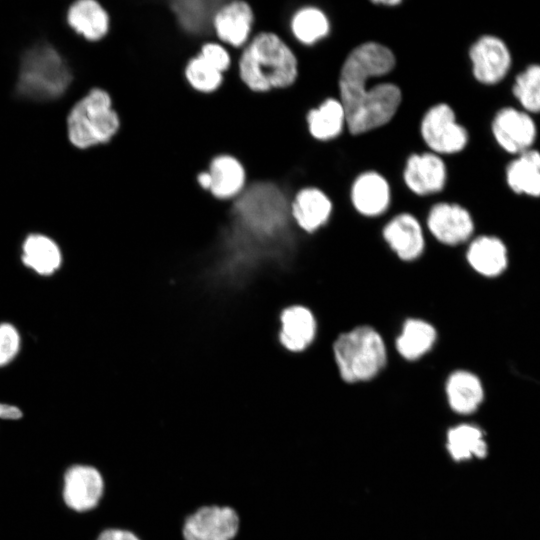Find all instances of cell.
Returning a JSON list of instances; mask_svg holds the SVG:
<instances>
[{
  "label": "cell",
  "instance_id": "1",
  "mask_svg": "<svg viewBox=\"0 0 540 540\" xmlns=\"http://www.w3.org/2000/svg\"><path fill=\"white\" fill-rule=\"evenodd\" d=\"M397 65L395 51L377 39L359 41L346 51L337 69L335 94L346 112L347 135L379 131L398 116L404 90L389 78Z\"/></svg>",
  "mask_w": 540,
  "mask_h": 540
},
{
  "label": "cell",
  "instance_id": "2",
  "mask_svg": "<svg viewBox=\"0 0 540 540\" xmlns=\"http://www.w3.org/2000/svg\"><path fill=\"white\" fill-rule=\"evenodd\" d=\"M238 66L242 82L259 93L289 88L300 75L295 51L272 31L260 32L247 43Z\"/></svg>",
  "mask_w": 540,
  "mask_h": 540
},
{
  "label": "cell",
  "instance_id": "3",
  "mask_svg": "<svg viewBox=\"0 0 540 540\" xmlns=\"http://www.w3.org/2000/svg\"><path fill=\"white\" fill-rule=\"evenodd\" d=\"M332 352L340 379L350 385L374 380L388 362L383 337L368 325L340 333L333 342Z\"/></svg>",
  "mask_w": 540,
  "mask_h": 540
},
{
  "label": "cell",
  "instance_id": "4",
  "mask_svg": "<svg viewBox=\"0 0 540 540\" xmlns=\"http://www.w3.org/2000/svg\"><path fill=\"white\" fill-rule=\"evenodd\" d=\"M291 196L278 184L256 182L239 195L235 211L243 224L276 242L296 228L290 215Z\"/></svg>",
  "mask_w": 540,
  "mask_h": 540
},
{
  "label": "cell",
  "instance_id": "5",
  "mask_svg": "<svg viewBox=\"0 0 540 540\" xmlns=\"http://www.w3.org/2000/svg\"><path fill=\"white\" fill-rule=\"evenodd\" d=\"M120 127V118L110 95L103 89L90 90L72 107L67 117L70 142L79 149L104 144Z\"/></svg>",
  "mask_w": 540,
  "mask_h": 540
},
{
  "label": "cell",
  "instance_id": "6",
  "mask_svg": "<svg viewBox=\"0 0 540 540\" xmlns=\"http://www.w3.org/2000/svg\"><path fill=\"white\" fill-rule=\"evenodd\" d=\"M72 79L61 55L49 45H37L23 56L18 89L35 100H50L61 96Z\"/></svg>",
  "mask_w": 540,
  "mask_h": 540
},
{
  "label": "cell",
  "instance_id": "7",
  "mask_svg": "<svg viewBox=\"0 0 540 540\" xmlns=\"http://www.w3.org/2000/svg\"><path fill=\"white\" fill-rule=\"evenodd\" d=\"M421 146L446 159L463 153L469 145L470 133L458 119L454 106L447 100L427 105L417 122Z\"/></svg>",
  "mask_w": 540,
  "mask_h": 540
},
{
  "label": "cell",
  "instance_id": "8",
  "mask_svg": "<svg viewBox=\"0 0 540 540\" xmlns=\"http://www.w3.org/2000/svg\"><path fill=\"white\" fill-rule=\"evenodd\" d=\"M403 189L417 199L441 196L450 181V168L446 158L424 148L411 150L403 159L400 170Z\"/></svg>",
  "mask_w": 540,
  "mask_h": 540
},
{
  "label": "cell",
  "instance_id": "9",
  "mask_svg": "<svg viewBox=\"0 0 540 540\" xmlns=\"http://www.w3.org/2000/svg\"><path fill=\"white\" fill-rule=\"evenodd\" d=\"M422 223L434 241L449 248L466 245L476 234L472 212L452 200L433 198Z\"/></svg>",
  "mask_w": 540,
  "mask_h": 540
},
{
  "label": "cell",
  "instance_id": "10",
  "mask_svg": "<svg viewBox=\"0 0 540 540\" xmlns=\"http://www.w3.org/2000/svg\"><path fill=\"white\" fill-rule=\"evenodd\" d=\"M352 210L364 219H380L391 210L394 197L393 183L384 171L376 167L359 170L347 188Z\"/></svg>",
  "mask_w": 540,
  "mask_h": 540
},
{
  "label": "cell",
  "instance_id": "11",
  "mask_svg": "<svg viewBox=\"0 0 540 540\" xmlns=\"http://www.w3.org/2000/svg\"><path fill=\"white\" fill-rule=\"evenodd\" d=\"M241 527L240 515L229 505H203L183 522V540H234Z\"/></svg>",
  "mask_w": 540,
  "mask_h": 540
},
{
  "label": "cell",
  "instance_id": "12",
  "mask_svg": "<svg viewBox=\"0 0 540 540\" xmlns=\"http://www.w3.org/2000/svg\"><path fill=\"white\" fill-rule=\"evenodd\" d=\"M467 57L474 80L483 86L500 83L509 73L512 55L505 41L494 34H482L469 46Z\"/></svg>",
  "mask_w": 540,
  "mask_h": 540
},
{
  "label": "cell",
  "instance_id": "13",
  "mask_svg": "<svg viewBox=\"0 0 540 540\" xmlns=\"http://www.w3.org/2000/svg\"><path fill=\"white\" fill-rule=\"evenodd\" d=\"M381 237L394 255L404 263L418 260L426 248L424 225L409 211H399L385 216Z\"/></svg>",
  "mask_w": 540,
  "mask_h": 540
},
{
  "label": "cell",
  "instance_id": "14",
  "mask_svg": "<svg viewBox=\"0 0 540 540\" xmlns=\"http://www.w3.org/2000/svg\"><path fill=\"white\" fill-rule=\"evenodd\" d=\"M333 212L332 197L316 184L303 185L291 196L292 222L304 234L312 235L323 229L330 222Z\"/></svg>",
  "mask_w": 540,
  "mask_h": 540
},
{
  "label": "cell",
  "instance_id": "15",
  "mask_svg": "<svg viewBox=\"0 0 540 540\" xmlns=\"http://www.w3.org/2000/svg\"><path fill=\"white\" fill-rule=\"evenodd\" d=\"M490 129L497 145L514 155L532 149L537 138V126L531 114L510 106L496 111Z\"/></svg>",
  "mask_w": 540,
  "mask_h": 540
},
{
  "label": "cell",
  "instance_id": "16",
  "mask_svg": "<svg viewBox=\"0 0 540 540\" xmlns=\"http://www.w3.org/2000/svg\"><path fill=\"white\" fill-rule=\"evenodd\" d=\"M105 482L94 466L77 464L69 467L64 475L63 500L76 512L96 508L104 495Z\"/></svg>",
  "mask_w": 540,
  "mask_h": 540
},
{
  "label": "cell",
  "instance_id": "17",
  "mask_svg": "<svg viewBox=\"0 0 540 540\" xmlns=\"http://www.w3.org/2000/svg\"><path fill=\"white\" fill-rule=\"evenodd\" d=\"M278 321L277 340L286 352L300 354L314 343L317 319L307 306L292 304L284 307L279 313Z\"/></svg>",
  "mask_w": 540,
  "mask_h": 540
},
{
  "label": "cell",
  "instance_id": "18",
  "mask_svg": "<svg viewBox=\"0 0 540 540\" xmlns=\"http://www.w3.org/2000/svg\"><path fill=\"white\" fill-rule=\"evenodd\" d=\"M308 135L318 144H329L345 136L346 112L336 94H328L305 114Z\"/></svg>",
  "mask_w": 540,
  "mask_h": 540
},
{
  "label": "cell",
  "instance_id": "19",
  "mask_svg": "<svg viewBox=\"0 0 540 540\" xmlns=\"http://www.w3.org/2000/svg\"><path fill=\"white\" fill-rule=\"evenodd\" d=\"M444 394L448 409L458 417L476 413L485 398V387L481 378L468 369H456L446 378Z\"/></svg>",
  "mask_w": 540,
  "mask_h": 540
},
{
  "label": "cell",
  "instance_id": "20",
  "mask_svg": "<svg viewBox=\"0 0 540 540\" xmlns=\"http://www.w3.org/2000/svg\"><path fill=\"white\" fill-rule=\"evenodd\" d=\"M464 258L469 268L479 277L492 279L501 275L508 264L503 241L493 234H476L466 245Z\"/></svg>",
  "mask_w": 540,
  "mask_h": 540
},
{
  "label": "cell",
  "instance_id": "21",
  "mask_svg": "<svg viewBox=\"0 0 540 540\" xmlns=\"http://www.w3.org/2000/svg\"><path fill=\"white\" fill-rule=\"evenodd\" d=\"M254 14L245 1L221 3L214 14L212 27L218 38L231 46L247 43L252 30Z\"/></svg>",
  "mask_w": 540,
  "mask_h": 540
},
{
  "label": "cell",
  "instance_id": "22",
  "mask_svg": "<svg viewBox=\"0 0 540 540\" xmlns=\"http://www.w3.org/2000/svg\"><path fill=\"white\" fill-rule=\"evenodd\" d=\"M289 28L291 35L300 45L312 48L330 38L333 22L325 9L315 4H307L294 11Z\"/></svg>",
  "mask_w": 540,
  "mask_h": 540
},
{
  "label": "cell",
  "instance_id": "23",
  "mask_svg": "<svg viewBox=\"0 0 540 540\" xmlns=\"http://www.w3.org/2000/svg\"><path fill=\"white\" fill-rule=\"evenodd\" d=\"M437 337V330L429 321L409 317L394 339V350L404 361L416 362L431 352Z\"/></svg>",
  "mask_w": 540,
  "mask_h": 540
},
{
  "label": "cell",
  "instance_id": "24",
  "mask_svg": "<svg viewBox=\"0 0 540 540\" xmlns=\"http://www.w3.org/2000/svg\"><path fill=\"white\" fill-rule=\"evenodd\" d=\"M208 191L217 199L226 200L239 196L245 189L246 172L242 163L232 155L214 157L207 170Z\"/></svg>",
  "mask_w": 540,
  "mask_h": 540
},
{
  "label": "cell",
  "instance_id": "25",
  "mask_svg": "<svg viewBox=\"0 0 540 540\" xmlns=\"http://www.w3.org/2000/svg\"><path fill=\"white\" fill-rule=\"evenodd\" d=\"M21 261L39 276L49 277L61 267L63 255L59 245L47 235L31 233L21 246Z\"/></svg>",
  "mask_w": 540,
  "mask_h": 540
},
{
  "label": "cell",
  "instance_id": "26",
  "mask_svg": "<svg viewBox=\"0 0 540 540\" xmlns=\"http://www.w3.org/2000/svg\"><path fill=\"white\" fill-rule=\"evenodd\" d=\"M505 180L517 194L540 197V152L532 148L516 155L506 166Z\"/></svg>",
  "mask_w": 540,
  "mask_h": 540
},
{
  "label": "cell",
  "instance_id": "27",
  "mask_svg": "<svg viewBox=\"0 0 540 540\" xmlns=\"http://www.w3.org/2000/svg\"><path fill=\"white\" fill-rule=\"evenodd\" d=\"M69 26L90 41L102 39L109 29V16L95 0H78L67 12Z\"/></svg>",
  "mask_w": 540,
  "mask_h": 540
},
{
  "label": "cell",
  "instance_id": "28",
  "mask_svg": "<svg viewBox=\"0 0 540 540\" xmlns=\"http://www.w3.org/2000/svg\"><path fill=\"white\" fill-rule=\"evenodd\" d=\"M447 449L455 461L484 458L487 455L484 431L472 423L450 427L447 430Z\"/></svg>",
  "mask_w": 540,
  "mask_h": 540
},
{
  "label": "cell",
  "instance_id": "29",
  "mask_svg": "<svg viewBox=\"0 0 540 540\" xmlns=\"http://www.w3.org/2000/svg\"><path fill=\"white\" fill-rule=\"evenodd\" d=\"M220 5L215 1L180 0L171 4V10L184 30L200 33L208 25L212 26L214 14Z\"/></svg>",
  "mask_w": 540,
  "mask_h": 540
},
{
  "label": "cell",
  "instance_id": "30",
  "mask_svg": "<svg viewBox=\"0 0 540 540\" xmlns=\"http://www.w3.org/2000/svg\"><path fill=\"white\" fill-rule=\"evenodd\" d=\"M512 92L529 114L540 113V64L528 65L516 77Z\"/></svg>",
  "mask_w": 540,
  "mask_h": 540
},
{
  "label": "cell",
  "instance_id": "31",
  "mask_svg": "<svg viewBox=\"0 0 540 540\" xmlns=\"http://www.w3.org/2000/svg\"><path fill=\"white\" fill-rule=\"evenodd\" d=\"M184 74L189 85L202 93H211L217 90L223 82V73L199 54L187 62Z\"/></svg>",
  "mask_w": 540,
  "mask_h": 540
},
{
  "label": "cell",
  "instance_id": "32",
  "mask_svg": "<svg viewBox=\"0 0 540 540\" xmlns=\"http://www.w3.org/2000/svg\"><path fill=\"white\" fill-rule=\"evenodd\" d=\"M21 347V335L13 324L0 323V368L7 366L18 355Z\"/></svg>",
  "mask_w": 540,
  "mask_h": 540
},
{
  "label": "cell",
  "instance_id": "33",
  "mask_svg": "<svg viewBox=\"0 0 540 540\" xmlns=\"http://www.w3.org/2000/svg\"><path fill=\"white\" fill-rule=\"evenodd\" d=\"M199 55L222 73L231 65L229 52L224 46L216 42H208L202 45Z\"/></svg>",
  "mask_w": 540,
  "mask_h": 540
},
{
  "label": "cell",
  "instance_id": "34",
  "mask_svg": "<svg viewBox=\"0 0 540 540\" xmlns=\"http://www.w3.org/2000/svg\"><path fill=\"white\" fill-rule=\"evenodd\" d=\"M96 540H141L140 537L129 529L107 528L100 532Z\"/></svg>",
  "mask_w": 540,
  "mask_h": 540
},
{
  "label": "cell",
  "instance_id": "35",
  "mask_svg": "<svg viewBox=\"0 0 540 540\" xmlns=\"http://www.w3.org/2000/svg\"><path fill=\"white\" fill-rule=\"evenodd\" d=\"M22 417L21 410L10 404L0 402V418L5 420H18Z\"/></svg>",
  "mask_w": 540,
  "mask_h": 540
},
{
  "label": "cell",
  "instance_id": "36",
  "mask_svg": "<svg viewBox=\"0 0 540 540\" xmlns=\"http://www.w3.org/2000/svg\"><path fill=\"white\" fill-rule=\"evenodd\" d=\"M369 4L380 9H395L404 4L403 0H370Z\"/></svg>",
  "mask_w": 540,
  "mask_h": 540
}]
</instances>
